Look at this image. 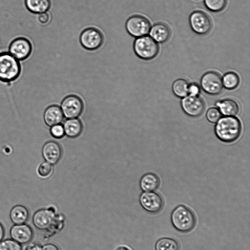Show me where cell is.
Here are the masks:
<instances>
[{
    "mask_svg": "<svg viewBox=\"0 0 250 250\" xmlns=\"http://www.w3.org/2000/svg\"><path fill=\"white\" fill-rule=\"evenodd\" d=\"M215 133L217 138L225 143L235 141L241 131V124L238 118L234 116L221 117L214 127Z\"/></svg>",
    "mask_w": 250,
    "mask_h": 250,
    "instance_id": "cell-1",
    "label": "cell"
},
{
    "mask_svg": "<svg viewBox=\"0 0 250 250\" xmlns=\"http://www.w3.org/2000/svg\"><path fill=\"white\" fill-rule=\"evenodd\" d=\"M170 221L172 226L177 231L188 233L194 228L196 219L190 209L184 205H179L172 211Z\"/></svg>",
    "mask_w": 250,
    "mask_h": 250,
    "instance_id": "cell-2",
    "label": "cell"
},
{
    "mask_svg": "<svg viewBox=\"0 0 250 250\" xmlns=\"http://www.w3.org/2000/svg\"><path fill=\"white\" fill-rule=\"evenodd\" d=\"M19 60L9 52L0 53V81L10 83L15 81L21 73Z\"/></svg>",
    "mask_w": 250,
    "mask_h": 250,
    "instance_id": "cell-3",
    "label": "cell"
},
{
    "mask_svg": "<svg viewBox=\"0 0 250 250\" xmlns=\"http://www.w3.org/2000/svg\"><path fill=\"white\" fill-rule=\"evenodd\" d=\"M135 54L140 59L150 60L155 58L159 50L158 43L151 37L144 36L136 39L133 43Z\"/></svg>",
    "mask_w": 250,
    "mask_h": 250,
    "instance_id": "cell-4",
    "label": "cell"
},
{
    "mask_svg": "<svg viewBox=\"0 0 250 250\" xmlns=\"http://www.w3.org/2000/svg\"><path fill=\"white\" fill-rule=\"evenodd\" d=\"M151 25L149 21L140 15H134L129 18L125 23V28L131 36L138 38L149 33Z\"/></svg>",
    "mask_w": 250,
    "mask_h": 250,
    "instance_id": "cell-5",
    "label": "cell"
},
{
    "mask_svg": "<svg viewBox=\"0 0 250 250\" xmlns=\"http://www.w3.org/2000/svg\"><path fill=\"white\" fill-rule=\"evenodd\" d=\"M9 53L18 60L24 61L31 55L32 45L30 41L24 37H18L10 43Z\"/></svg>",
    "mask_w": 250,
    "mask_h": 250,
    "instance_id": "cell-6",
    "label": "cell"
},
{
    "mask_svg": "<svg viewBox=\"0 0 250 250\" xmlns=\"http://www.w3.org/2000/svg\"><path fill=\"white\" fill-rule=\"evenodd\" d=\"M82 46L89 50L98 49L103 44L104 37L102 33L97 29L90 27L83 30L80 36Z\"/></svg>",
    "mask_w": 250,
    "mask_h": 250,
    "instance_id": "cell-7",
    "label": "cell"
},
{
    "mask_svg": "<svg viewBox=\"0 0 250 250\" xmlns=\"http://www.w3.org/2000/svg\"><path fill=\"white\" fill-rule=\"evenodd\" d=\"M200 85L206 93L212 95L220 93L223 87L222 78L214 71L205 73L201 77Z\"/></svg>",
    "mask_w": 250,
    "mask_h": 250,
    "instance_id": "cell-8",
    "label": "cell"
},
{
    "mask_svg": "<svg viewBox=\"0 0 250 250\" xmlns=\"http://www.w3.org/2000/svg\"><path fill=\"white\" fill-rule=\"evenodd\" d=\"M139 202L142 207L150 213H159L164 207L162 197L158 193L154 191L142 193L139 197Z\"/></svg>",
    "mask_w": 250,
    "mask_h": 250,
    "instance_id": "cell-9",
    "label": "cell"
},
{
    "mask_svg": "<svg viewBox=\"0 0 250 250\" xmlns=\"http://www.w3.org/2000/svg\"><path fill=\"white\" fill-rule=\"evenodd\" d=\"M189 22L192 31L199 35L208 33L211 28V21L208 16L201 11H195L191 13Z\"/></svg>",
    "mask_w": 250,
    "mask_h": 250,
    "instance_id": "cell-10",
    "label": "cell"
},
{
    "mask_svg": "<svg viewBox=\"0 0 250 250\" xmlns=\"http://www.w3.org/2000/svg\"><path fill=\"white\" fill-rule=\"evenodd\" d=\"M83 103L78 96H67L61 104V110L63 116L67 119L76 118L79 116L83 110Z\"/></svg>",
    "mask_w": 250,
    "mask_h": 250,
    "instance_id": "cell-11",
    "label": "cell"
},
{
    "mask_svg": "<svg viewBox=\"0 0 250 250\" xmlns=\"http://www.w3.org/2000/svg\"><path fill=\"white\" fill-rule=\"evenodd\" d=\"M181 104L184 112L192 117L201 115L205 109L204 101L198 95H188L182 98Z\"/></svg>",
    "mask_w": 250,
    "mask_h": 250,
    "instance_id": "cell-12",
    "label": "cell"
},
{
    "mask_svg": "<svg viewBox=\"0 0 250 250\" xmlns=\"http://www.w3.org/2000/svg\"><path fill=\"white\" fill-rule=\"evenodd\" d=\"M55 218L54 212L49 209H41L37 211L33 216L34 225L41 230L48 229L52 225Z\"/></svg>",
    "mask_w": 250,
    "mask_h": 250,
    "instance_id": "cell-13",
    "label": "cell"
},
{
    "mask_svg": "<svg viewBox=\"0 0 250 250\" xmlns=\"http://www.w3.org/2000/svg\"><path fill=\"white\" fill-rule=\"evenodd\" d=\"M10 234L12 240L20 244H25L32 240L33 232L29 226L22 224L13 226L10 229Z\"/></svg>",
    "mask_w": 250,
    "mask_h": 250,
    "instance_id": "cell-14",
    "label": "cell"
},
{
    "mask_svg": "<svg viewBox=\"0 0 250 250\" xmlns=\"http://www.w3.org/2000/svg\"><path fill=\"white\" fill-rule=\"evenodd\" d=\"M62 151L59 144L51 141L46 143L42 147V155L45 160L51 164L55 165L62 156Z\"/></svg>",
    "mask_w": 250,
    "mask_h": 250,
    "instance_id": "cell-15",
    "label": "cell"
},
{
    "mask_svg": "<svg viewBox=\"0 0 250 250\" xmlns=\"http://www.w3.org/2000/svg\"><path fill=\"white\" fill-rule=\"evenodd\" d=\"M149 34L157 43H163L169 39L170 31L169 27L163 23H157L150 27Z\"/></svg>",
    "mask_w": 250,
    "mask_h": 250,
    "instance_id": "cell-16",
    "label": "cell"
},
{
    "mask_svg": "<svg viewBox=\"0 0 250 250\" xmlns=\"http://www.w3.org/2000/svg\"><path fill=\"white\" fill-rule=\"evenodd\" d=\"M63 118V115L61 108L56 105L48 107L43 115L44 121L49 126L60 124L62 122Z\"/></svg>",
    "mask_w": 250,
    "mask_h": 250,
    "instance_id": "cell-17",
    "label": "cell"
},
{
    "mask_svg": "<svg viewBox=\"0 0 250 250\" xmlns=\"http://www.w3.org/2000/svg\"><path fill=\"white\" fill-rule=\"evenodd\" d=\"M216 105L219 108L221 114L225 116H234L239 111V106L234 100L229 99L217 101Z\"/></svg>",
    "mask_w": 250,
    "mask_h": 250,
    "instance_id": "cell-18",
    "label": "cell"
},
{
    "mask_svg": "<svg viewBox=\"0 0 250 250\" xmlns=\"http://www.w3.org/2000/svg\"><path fill=\"white\" fill-rule=\"evenodd\" d=\"M159 185L158 177L152 173L144 174L140 181V188L144 192L154 191L158 188Z\"/></svg>",
    "mask_w": 250,
    "mask_h": 250,
    "instance_id": "cell-19",
    "label": "cell"
},
{
    "mask_svg": "<svg viewBox=\"0 0 250 250\" xmlns=\"http://www.w3.org/2000/svg\"><path fill=\"white\" fill-rule=\"evenodd\" d=\"M63 126L65 134L70 138L78 136L83 129L81 121L77 118L68 119L64 122Z\"/></svg>",
    "mask_w": 250,
    "mask_h": 250,
    "instance_id": "cell-20",
    "label": "cell"
},
{
    "mask_svg": "<svg viewBox=\"0 0 250 250\" xmlns=\"http://www.w3.org/2000/svg\"><path fill=\"white\" fill-rule=\"evenodd\" d=\"M27 9L34 14H41L49 10L51 5L50 0H25Z\"/></svg>",
    "mask_w": 250,
    "mask_h": 250,
    "instance_id": "cell-21",
    "label": "cell"
},
{
    "mask_svg": "<svg viewBox=\"0 0 250 250\" xmlns=\"http://www.w3.org/2000/svg\"><path fill=\"white\" fill-rule=\"evenodd\" d=\"M28 217V210L21 205L14 206L10 212V219L15 225L24 224L27 220Z\"/></svg>",
    "mask_w": 250,
    "mask_h": 250,
    "instance_id": "cell-22",
    "label": "cell"
},
{
    "mask_svg": "<svg viewBox=\"0 0 250 250\" xmlns=\"http://www.w3.org/2000/svg\"><path fill=\"white\" fill-rule=\"evenodd\" d=\"M189 83L184 79H178L175 80L172 85V90L174 94L183 98L188 95Z\"/></svg>",
    "mask_w": 250,
    "mask_h": 250,
    "instance_id": "cell-23",
    "label": "cell"
},
{
    "mask_svg": "<svg viewBox=\"0 0 250 250\" xmlns=\"http://www.w3.org/2000/svg\"><path fill=\"white\" fill-rule=\"evenodd\" d=\"M155 250H179L178 242L172 238L163 237L158 239L155 245Z\"/></svg>",
    "mask_w": 250,
    "mask_h": 250,
    "instance_id": "cell-24",
    "label": "cell"
},
{
    "mask_svg": "<svg viewBox=\"0 0 250 250\" xmlns=\"http://www.w3.org/2000/svg\"><path fill=\"white\" fill-rule=\"evenodd\" d=\"M223 86L227 89L232 90L237 87L239 83V77L234 72L226 73L222 78Z\"/></svg>",
    "mask_w": 250,
    "mask_h": 250,
    "instance_id": "cell-25",
    "label": "cell"
},
{
    "mask_svg": "<svg viewBox=\"0 0 250 250\" xmlns=\"http://www.w3.org/2000/svg\"><path fill=\"white\" fill-rule=\"evenodd\" d=\"M204 4L209 10L217 12L224 8L226 0H204Z\"/></svg>",
    "mask_w": 250,
    "mask_h": 250,
    "instance_id": "cell-26",
    "label": "cell"
},
{
    "mask_svg": "<svg viewBox=\"0 0 250 250\" xmlns=\"http://www.w3.org/2000/svg\"><path fill=\"white\" fill-rule=\"evenodd\" d=\"M0 250H22L21 245L12 239H6L0 242Z\"/></svg>",
    "mask_w": 250,
    "mask_h": 250,
    "instance_id": "cell-27",
    "label": "cell"
},
{
    "mask_svg": "<svg viewBox=\"0 0 250 250\" xmlns=\"http://www.w3.org/2000/svg\"><path fill=\"white\" fill-rule=\"evenodd\" d=\"M206 117L208 121L215 123L221 117V113L218 108L211 107L207 111Z\"/></svg>",
    "mask_w": 250,
    "mask_h": 250,
    "instance_id": "cell-28",
    "label": "cell"
},
{
    "mask_svg": "<svg viewBox=\"0 0 250 250\" xmlns=\"http://www.w3.org/2000/svg\"><path fill=\"white\" fill-rule=\"evenodd\" d=\"M52 169V165L46 161L40 165L38 168V172L40 176L45 177L50 174Z\"/></svg>",
    "mask_w": 250,
    "mask_h": 250,
    "instance_id": "cell-29",
    "label": "cell"
},
{
    "mask_svg": "<svg viewBox=\"0 0 250 250\" xmlns=\"http://www.w3.org/2000/svg\"><path fill=\"white\" fill-rule=\"evenodd\" d=\"M50 131L51 135L55 139L61 138L65 134L63 126L61 124L52 126Z\"/></svg>",
    "mask_w": 250,
    "mask_h": 250,
    "instance_id": "cell-30",
    "label": "cell"
},
{
    "mask_svg": "<svg viewBox=\"0 0 250 250\" xmlns=\"http://www.w3.org/2000/svg\"><path fill=\"white\" fill-rule=\"evenodd\" d=\"M200 92L199 85L195 83L189 84L188 94L191 95H198Z\"/></svg>",
    "mask_w": 250,
    "mask_h": 250,
    "instance_id": "cell-31",
    "label": "cell"
},
{
    "mask_svg": "<svg viewBox=\"0 0 250 250\" xmlns=\"http://www.w3.org/2000/svg\"><path fill=\"white\" fill-rule=\"evenodd\" d=\"M38 20L42 24H46L49 21L50 15L46 12L39 14L38 16Z\"/></svg>",
    "mask_w": 250,
    "mask_h": 250,
    "instance_id": "cell-32",
    "label": "cell"
},
{
    "mask_svg": "<svg viewBox=\"0 0 250 250\" xmlns=\"http://www.w3.org/2000/svg\"><path fill=\"white\" fill-rule=\"evenodd\" d=\"M42 247L38 244L32 243L28 245L24 250H42Z\"/></svg>",
    "mask_w": 250,
    "mask_h": 250,
    "instance_id": "cell-33",
    "label": "cell"
},
{
    "mask_svg": "<svg viewBox=\"0 0 250 250\" xmlns=\"http://www.w3.org/2000/svg\"><path fill=\"white\" fill-rule=\"evenodd\" d=\"M42 250H60L59 248L55 245L52 244H47L45 245Z\"/></svg>",
    "mask_w": 250,
    "mask_h": 250,
    "instance_id": "cell-34",
    "label": "cell"
},
{
    "mask_svg": "<svg viewBox=\"0 0 250 250\" xmlns=\"http://www.w3.org/2000/svg\"><path fill=\"white\" fill-rule=\"evenodd\" d=\"M4 234V230L2 225L0 223V242L3 239Z\"/></svg>",
    "mask_w": 250,
    "mask_h": 250,
    "instance_id": "cell-35",
    "label": "cell"
},
{
    "mask_svg": "<svg viewBox=\"0 0 250 250\" xmlns=\"http://www.w3.org/2000/svg\"><path fill=\"white\" fill-rule=\"evenodd\" d=\"M115 250H131L129 248L124 246H119Z\"/></svg>",
    "mask_w": 250,
    "mask_h": 250,
    "instance_id": "cell-36",
    "label": "cell"
}]
</instances>
